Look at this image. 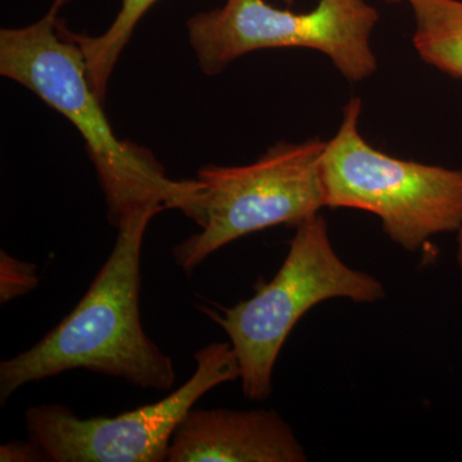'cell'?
I'll return each mask as SVG.
<instances>
[{
	"label": "cell",
	"mask_w": 462,
	"mask_h": 462,
	"mask_svg": "<svg viewBox=\"0 0 462 462\" xmlns=\"http://www.w3.org/2000/svg\"><path fill=\"white\" fill-rule=\"evenodd\" d=\"M163 209L149 203L125 216L108 260L79 305L32 348L0 364L2 404L30 383L75 369L139 388H172V358L149 338L141 318L143 239Z\"/></svg>",
	"instance_id": "obj_1"
},
{
	"label": "cell",
	"mask_w": 462,
	"mask_h": 462,
	"mask_svg": "<svg viewBox=\"0 0 462 462\" xmlns=\"http://www.w3.org/2000/svg\"><path fill=\"white\" fill-rule=\"evenodd\" d=\"M69 2L53 0L38 23L0 32V74L32 90L81 134L112 225L149 203L180 209L194 220L202 182L167 178L148 149L115 135L91 89L83 51L60 18Z\"/></svg>",
	"instance_id": "obj_2"
},
{
	"label": "cell",
	"mask_w": 462,
	"mask_h": 462,
	"mask_svg": "<svg viewBox=\"0 0 462 462\" xmlns=\"http://www.w3.org/2000/svg\"><path fill=\"white\" fill-rule=\"evenodd\" d=\"M387 296L378 279L346 266L334 251L327 221L311 216L296 225V234L273 281L233 307L200 305L199 310L229 337L240 367L245 396L267 400L273 373L291 329L312 307L330 298L375 303Z\"/></svg>",
	"instance_id": "obj_3"
},
{
	"label": "cell",
	"mask_w": 462,
	"mask_h": 462,
	"mask_svg": "<svg viewBox=\"0 0 462 462\" xmlns=\"http://www.w3.org/2000/svg\"><path fill=\"white\" fill-rule=\"evenodd\" d=\"M361 100L346 103L322 156L327 207L372 212L392 242L415 252L437 234L462 227V170L400 160L358 130Z\"/></svg>",
	"instance_id": "obj_4"
},
{
	"label": "cell",
	"mask_w": 462,
	"mask_h": 462,
	"mask_svg": "<svg viewBox=\"0 0 462 462\" xmlns=\"http://www.w3.org/2000/svg\"><path fill=\"white\" fill-rule=\"evenodd\" d=\"M327 142L279 143L247 166H207L196 223L202 231L172 248L176 264L190 273L234 240L275 226L296 225L327 207L322 156Z\"/></svg>",
	"instance_id": "obj_5"
},
{
	"label": "cell",
	"mask_w": 462,
	"mask_h": 462,
	"mask_svg": "<svg viewBox=\"0 0 462 462\" xmlns=\"http://www.w3.org/2000/svg\"><path fill=\"white\" fill-rule=\"evenodd\" d=\"M378 20L366 0H320L306 14L264 0H227L223 8L194 14L188 35L206 75L220 74L251 51L310 48L327 54L348 80L360 81L376 69L370 36Z\"/></svg>",
	"instance_id": "obj_6"
},
{
	"label": "cell",
	"mask_w": 462,
	"mask_h": 462,
	"mask_svg": "<svg viewBox=\"0 0 462 462\" xmlns=\"http://www.w3.org/2000/svg\"><path fill=\"white\" fill-rule=\"evenodd\" d=\"M194 358L196 373L170 396L114 418L81 419L63 404L30 407L25 413L30 439L48 461H167L173 434L194 404L211 389L240 378L231 343H212Z\"/></svg>",
	"instance_id": "obj_7"
},
{
	"label": "cell",
	"mask_w": 462,
	"mask_h": 462,
	"mask_svg": "<svg viewBox=\"0 0 462 462\" xmlns=\"http://www.w3.org/2000/svg\"><path fill=\"white\" fill-rule=\"evenodd\" d=\"M305 449L273 410L191 409L167 454L169 462H303Z\"/></svg>",
	"instance_id": "obj_8"
},
{
	"label": "cell",
	"mask_w": 462,
	"mask_h": 462,
	"mask_svg": "<svg viewBox=\"0 0 462 462\" xmlns=\"http://www.w3.org/2000/svg\"><path fill=\"white\" fill-rule=\"evenodd\" d=\"M415 16L413 47L446 74L462 78V2L407 0Z\"/></svg>",
	"instance_id": "obj_9"
},
{
	"label": "cell",
	"mask_w": 462,
	"mask_h": 462,
	"mask_svg": "<svg viewBox=\"0 0 462 462\" xmlns=\"http://www.w3.org/2000/svg\"><path fill=\"white\" fill-rule=\"evenodd\" d=\"M157 0H123L117 17L107 32L99 36H88L69 32V35L83 51L88 79L100 102L106 98L107 85L121 51L132 38L139 21Z\"/></svg>",
	"instance_id": "obj_10"
},
{
	"label": "cell",
	"mask_w": 462,
	"mask_h": 462,
	"mask_svg": "<svg viewBox=\"0 0 462 462\" xmlns=\"http://www.w3.org/2000/svg\"><path fill=\"white\" fill-rule=\"evenodd\" d=\"M36 264L12 257L5 251L0 254V302L12 300L32 291L38 287Z\"/></svg>",
	"instance_id": "obj_11"
},
{
	"label": "cell",
	"mask_w": 462,
	"mask_h": 462,
	"mask_svg": "<svg viewBox=\"0 0 462 462\" xmlns=\"http://www.w3.org/2000/svg\"><path fill=\"white\" fill-rule=\"evenodd\" d=\"M0 461L2 462H35L48 461L44 451L30 439L26 442H12L0 447Z\"/></svg>",
	"instance_id": "obj_12"
},
{
	"label": "cell",
	"mask_w": 462,
	"mask_h": 462,
	"mask_svg": "<svg viewBox=\"0 0 462 462\" xmlns=\"http://www.w3.org/2000/svg\"><path fill=\"white\" fill-rule=\"evenodd\" d=\"M456 258H457V264L460 267L462 272V227L458 230L457 236V254H456Z\"/></svg>",
	"instance_id": "obj_13"
},
{
	"label": "cell",
	"mask_w": 462,
	"mask_h": 462,
	"mask_svg": "<svg viewBox=\"0 0 462 462\" xmlns=\"http://www.w3.org/2000/svg\"><path fill=\"white\" fill-rule=\"evenodd\" d=\"M389 2H401V0H389Z\"/></svg>",
	"instance_id": "obj_14"
}]
</instances>
